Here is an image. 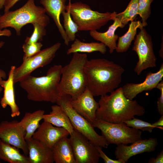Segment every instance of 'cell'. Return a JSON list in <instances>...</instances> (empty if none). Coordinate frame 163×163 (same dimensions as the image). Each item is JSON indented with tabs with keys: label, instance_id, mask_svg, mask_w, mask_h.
Instances as JSON below:
<instances>
[{
	"label": "cell",
	"instance_id": "obj_8",
	"mask_svg": "<svg viewBox=\"0 0 163 163\" xmlns=\"http://www.w3.org/2000/svg\"><path fill=\"white\" fill-rule=\"evenodd\" d=\"M71 97L68 95L58 97L56 103L66 112L74 129L85 136L95 145L107 148L109 144L102 135L96 132L92 123L73 108L70 103Z\"/></svg>",
	"mask_w": 163,
	"mask_h": 163
},
{
	"label": "cell",
	"instance_id": "obj_39",
	"mask_svg": "<svg viewBox=\"0 0 163 163\" xmlns=\"http://www.w3.org/2000/svg\"><path fill=\"white\" fill-rule=\"evenodd\" d=\"M11 35V32L8 29H5L3 30H0V36H10Z\"/></svg>",
	"mask_w": 163,
	"mask_h": 163
},
{
	"label": "cell",
	"instance_id": "obj_22",
	"mask_svg": "<svg viewBox=\"0 0 163 163\" xmlns=\"http://www.w3.org/2000/svg\"><path fill=\"white\" fill-rule=\"evenodd\" d=\"M51 109L49 113L44 114L43 120L50 123L54 126L65 129L69 134L72 133L73 128L67 114L62 107L57 104L55 105L51 106Z\"/></svg>",
	"mask_w": 163,
	"mask_h": 163
},
{
	"label": "cell",
	"instance_id": "obj_29",
	"mask_svg": "<svg viewBox=\"0 0 163 163\" xmlns=\"http://www.w3.org/2000/svg\"><path fill=\"white\" fill-rule=\"evenodd\" d=\"M154 0H139L138 15L141 18V23L143 27L148 25L147 21L151 14V5Z\"/></svg>",
	"mask_w": 163,
	"mask_h": 163
},
{
	"label": "cell",
	"instance_id": "obj_6",
	"mask_svg": "<svg viewBox=\"0 0 163 163\" xmlns=\"http://www.w3.org/2000/svg\"><path fill=\"white\" fill-rule=\"evenodd\" d=\"M69 0L67 7L79 31L97 30L111 20V13H100L92 10L89 5L81 2L71 3Z\"/></svg>",
	"mask_w": 163,
	"mask_h": 163
},
{
	"label": "cell",
	"instance_id": "obj_36",
	"mask_svg": "<svg viewBox=\"0 0 163 163\" xmlns=\"http://www.w3.org/2000/svg\"><path fill=\"white\" fill-rule=\"evenodd\" d=\"M19 0H5L4 7V12L9 11Z\"/></svg>",
	"mask_w": 163,
	"mask_h": 163
},
{
	"label": "cell",
	"instance_id": "obj_14",
	"mask_svg": "<svg viewBox=\"0 0 163 163\" xmlns=\"http://www.w3.org/2000/svg\"><path fill=\"white\" fill-rule=\"evenodd\" d=\"M163 77V63L159 70L156 72H148L144 81L139 83H127L122 88L126 97L130 100L133 99L139 94L146 91L152 90L155 88Z\"/></svg>",
	"mask_w": 163,
	"mask_h": 163
},
{
	"label": "cell",
	"instance_id": "obj_41",
	"mask_svg": "<svg viewBox=\"0 0 163 163\" xmlns=\"http://www.w3.org/2000/svg\"><path fill=\"white\" fill-rule=\"evenodd\" d=\"M5 0H0V9H2L4 7Z\"/></svg>",
	"mask_w": 163,
	"mask_h": 163
},
{
	"label": "cell",
	"instance_id": "obj_11",
	"mask_svg": "<svg viewBox=\"0 0 163 163\" xmlns=\"http://www.w3.org/2000/svg\"><path fill=\"white\" fill-rule=\"evenodd\" d=\"M69 138L76 163H98L100 158L96 146L74 129Z\"/></svg>",
	"mask_w": 163,
	"mask_h": 163
},
{
	"label": "cell",
	"instance_id": "obj_4",
	"mask_svg": "<svg viewBox=\"0 0 163 163\" xmlns=\"http://www.w3.org/2000/svg\"><path fill=\"white\" fill-rule=\"evenodd\" d=\"M88 60L86 54L74 53L70 62L62 67L58 97L68 95L74 99L84 91L87 85L84 67Z\"/></svg>",
	"mask_w": 163,
	"mask_h": 163
},
{
	"label": "cell",
	"instance_id": "obj_30",
	"mask_svg": "<svg viewBox=\"0 0 163 163\" xmlns=\"http://www.w3.org/2000/svg\"><path fill=\"white\" fill-rule=\"evenodd\" d=\"M32 24L34 27L33 32L30 37L26 38L25 41V43L31 44L40 41L46 34V30L45 27L37 22Z\"/></svg>",
	"mask_w": 163,
	"mask_h": 163
},
{
	"label": "cell",
	"instance_id": "obj_3",
	"mask_svg": "<svg viewBox=\"0 0 163 163\" xmlns=\"http://www.w3.org/2000/svg\"><path fill=\"white\" fill-rule=\"evenodd\" d=\"M62 68L60 65H54L48 69L45 76L30 75L21 81L20 86L26 91L27 99L34 102L56 103Z\"/></svg>",
	"mask_w": 163,
	"mask_h": 163
},
{
	"label": "cell",
	"instance_id": "obj_37",
	"mask_svg": "<svg viewBox=\"0 0 163 163\" xmlns=\"http://www.w3.org/2000/svg\"><path fill=\"white\" fill-rule=\"evenodd\" d=\"M5 42L3 41H0V48L4 45ZM6 76L5 72L3 70L0 69V93L2 91L3 88L1 86V83L3 78H5Z\"/></svg>",
	"mask_w": 163,
	"mask_h": 163
},
{
	"label": "cell",
	"instance_id": "obj_24",
	"mask_svg": "<svg viewBox=\"0 0 163 163\" xmlns=\"http://www.w3.org/2000/svg\"><path fill=\"white\" fill-rule=\"evenodd\" d=\"M0 159L10 163H29L28 157L18 148L0 139Z\"/></svg>",
	"mask_w": 163,
	"mask_h": 163
},
{
	"label": "cell",
	"instance_id": "obj_25",
	"mask_svg": "<svg viewBox=\"0 0 163 163\" xmlns=\"http://www.w3.org/2000/svg\"><path fill=\"white\" fill-rule=\"evenodd\" d=\"M143 27L141 22L139 21H133L129 25L127 31L123 36L119 37L116 51L118 53L126 52L131 45L132 42L135 39L137 34L138 28Z\"/></svg>",
	"mask_w": 163,
	"mask_h": 163
},
{
	"label": "cell",
	"instance_id": "obj_27",
	"mask_svg": "<svg viewBox=\"0 0 163 163\" xmlns=\"http://www.w3.org/2000/svg\"><path fill=\"white\" fill-rule=\"evenodd\" d=\"M139 0H131L123 12L115 14V16L124 26L129 21H134L138 15Z\"/></svg>",
	"mask_w": 163,
	"mask_h": 163
},
{
	"label": "cell",
	"instance_id": "obj_31",
	"mask_svg": "<svg viewBox=\"0 0 163 163\" xmlns=\"http://www.w3.org/2000/svg\"><path fill=\"white\" fill-rule=\"evenodd\" d=\"M123 122L129 127L143 131H147L150 133L154 128H158L152 123L135 118Z\"/></svg>",
	"mask_w": 163,
	"mask_h": 163
},
{
	"label": "cell",
	"instance_id": "obj_7",
	"mask_svg": "<svg viewBox=\"0 0 163 163\" xmlns=\"http://www.w3.org/2000/svg\"><path fill=\"white\" fill-rule=\"evenodd\" d=\"M92 124L101 130L109 145H127L142 139V132L140 130L129 127L124 122L111 123L96 117Z\"/></svg>",
	"mask_w": 163,
	"mask_h": 163
},
{
	"label": "cell",
	"instance_id": "obj_20",
	"mask_svg": "<svg viewBox=\"0 0 163 163\" xmlns=\"http://www.w3.org/2000/svg\"><path fill=\"white\" fill-rule=\"evenodd\" d=\"M15 67L14 66L11 67L8 79L6 80H2L1 83V86L4 88V94L1 100V105L3 108L8 106L10 107L11 116L12 117H18L20 114L19 108L15 99L13 77Z\"/></svg>",
	"mask_w": 163,
	"mask_h": 163
},
{
	"label": "cell",
	"instance_id": "obj_40",
	"mask_svg": "<svg viewBox=\"0 0 163 163\" xmlns=\"http://www.w3.org/2000/svg\"><path fill=\"white\" fill-rule=\"evenodd\" d=\"M159 55L163 59V41H162V43H161V48L159 51Z\"/></svg>",
	"mask_w": 163,
	"mask_h": 163
},
{
	"label": "cell",
	"instance_id": "obj_21",
	"mask_svg": "<svg viewBox=\"0 0 163 163\" xmlns=\"http://www.w3.org/2000/svg\"><path fill=\"white\" fill-rule=\"evenodd\" d=\"M62 138L52 148L56 163H76L69 138Z\"/></svg>",
	"mask_w": 163,
	"mask_h": 163
},
{
	"label": "cell",
	"instance_id": "obj_2",
	"mask_svg": "<svg viewBox=\"0 0 163 163\" xmlns=\"http://www.w3.org/2000/svg\"><path fill=\"white\" fill-rule=\"evenodd\" d=\"M96 117L113 123H120L141 116L145 112L144 107L135 100L126 98L122 88H117L109 95L101 96L98 101Z\"/></svg>",
	"mask_w": 163,
	"mask_h": 163
},
{
	"label": "cell",
	"instance_id": "obj_15",
	"mask_svg": "<svg viewBox=\"0 0 163 163\" xmlns=\"http://www.w3.org/2000/svg\"><path fill=\"white\" fill-rule=\"evenodd\" d=\"M86 87L78 97L70 100V103L74 110L90 122L92 123L96 119V112L99 107L98 102Z\"/></svg>",
	"mask_w": 163,
	"mask_h": 163
},
{
	"label": "cell",
	"instance_id": "obj_17",
	"mask_svg": "<svg viewBox=\"0 0 163 163\" xmlns=\"http://www.w3.org/2000/svg\"><path fill=\"white\" fill-rule=\"evenodd\" d=\"M116 13L114 11L111 13V19L113 22L106 31L100 32L97 30H93L89 32L90 36L94 39L100 42L108 47L110 54L113 52L117 47L116 42L119 36L115 34V31L118 27L123 28L125 26L116 17Z\"/></svg>",
	"mask_w": 163,
	"mask_h": 163
},
{
	"label": "cell",
	"instance_id": "obj_33",
	"mask_svg": "<svg viewBox=\"0 0 163 163\" xmlns=\"http://www.w3.org/2000/svg\"><path fill=\"white\" fill-rule=\"evenodd\" d=\"M159 89L161 92L160 96L158 98L157 102V109L159 113L163 115V80H161L157 85L156 87Z\"/></svg>",
	"mask_w": 163,
	"mask_h": 163
},
{
	"label": "cell",
	"instance_id": "obj_12",
	"mask_svg": "<svg viewBox=\"0 0 163 163\" xmlns=\"http://www.w3.org/2000/svg\"><path fill=\"white\" fill-rule=\"evenodd\" d=\"M25 135V131L19 121L5 120L0 123V139L21 149L27 155L28 151Z\"/></svg>",
	"mask_w": 163,
	"mask_h": 163
},
{
	"label": "cell",
	"instance_id": "obj_1",
	"mask_svg": "<svg viewBox=\"0 0 163 163\" xmlns=\"http://www.w3.org/2000/svg\"><path fill=\"white\" fill-rule=\"evenodd\" d=\"M84 70L86 87L94 97L105 95L117 88L124 71L120 65L104 58L88 60Z\"/></svg>",
	"mask_w": 163,
	"mask_h": 163
},
{
	"label": "cell",
	"instance_id": "obj_35",
	"mask_svg": "<svg viewBox=\"0 0 163 163\" xmlns=\"http://www.w3.org/2000/svg\"><path fill=\"white\" fill-rule=\"evenodd\" d=\"M149 163H163V150H162L157 155L155 158L154 157L150 158L149 161Z\"/></svg>",
	"mask_w": 163,
	"mask_h": 163
},
{
	"label": "cell",
	"instance_id": "obj_38",
	"mask_svg": "<svg viewBox=\"0 0 163 163\" xmlns=\"http://www.w3.org/2000/svg\"><path fill=\"white\" fill-rule=\"evenodd\" d=\"M153 125L157 127L158 128L163 130V115L161 116L159 120L157 122L152 123Z\"/></svg>",
	"mask_w": 163,
	"mask_h": 163
},
{
	"label": "cell",
	"instance_id": "obj_19",
	"mask_svg": "<svg viewBox=\"0 0 163 163\" xmlns=\"http://www.w3.org/2000/svg\"><path fill=\"white\" fill-rule=\"evenodd\" d=\"M26 141L29 163H53L54 162L52 149L32 137Z\"/></svg>",
	"mask_w": 163,
	"mask_h": 163
},
{
	"label": "cell",
	"instance_id": "obj_28",
	"mask_svg": "<svg viewBox=\"0 0 163 163\" xmlns=\"http://www.w3.org/2000/svg\"><path fill=\"white\" fill-rule=\"evenodd\" d=\"M63 18V26L65 33L69 42L76 39L75 34L78 31V27L71 16L69 9L66 7V11L61 13Z\"/></svg>",
	"mask_w": 163,
	"mask_h": 163
},
{
	"label": "cell",
	"instance_id": "obj_34",
	"mask_svg": "<svg viewBox=\"0 0 163 163\" xmlns=\"http://www.w3.org/2000/svg\"><path fill=\"white\" fill-rule=\"evenodd\" d=\"M99 152L100 158H102L105 163H121L118 160H113L108 157L102 150V148L99 146H96Z\"/></svg>",
	"mask_w": 163,
	"mask_h": 163
},
{
	"label": "cell",
	"instance_id": "obj_13",
	"mask_svg": "<svg viewBox=\"0 0 163 163\" xmlns=\"http://www.w3.org/2000/svg\"><path fill=\"white\" fill-rule=\"evenodd\" d=\"M156 138L151 137L137 140L129 145L124 144L117 145L115 151V158L121 163L127 162L132 157L145 152L150 153L155 150L158 145Z\"/></svg>",
	"mask_w": 163,
	"mask_h": 163
},
{
	"label": "cell",
	"instance_id": "obj_23",
	"mask_svg": "<svg viewBox=\"0 0 163 163\" xmlns=\"http://www.w3.org/2000/svg\"><path fill=\"white\" fill-rule=\"evenodd\" d=\"M44 110H39L33 112L25 113L19 123L25 132L26 141L32 137L34 133L40 126V122L43 119Z\"/></svg>",
	"mask_w": 163,
	"mask_h": 163
},
{
	"label": "cell",
	"instance_id": "obj_26",
	"mask_svg": "<svg viewBox=\"0 0 163 163\" xmlns=\"http://www.w3.org/2000/svg\"><path fill=\"white\" fill-rule=\"evenodd\" d=\"M107 50L106 46L101 42L85 43L76 38L66 53L69 55L76 53H91L97 51L104 54Z\"/></svg>",
	"mask_w": 163,
	"mask_h": 163
},
{
	"label": "cell",
	"instance_id": "obj_9",
	"mask_svg": "<svg viewBox=\"0 0 163 163\" xmlns=\"http://www.w3.org/2000/svg\"><path fill=\"white\" fill-rule=\"evenodd\" d=\"M61 46L58 42L52 46L41 50L36 54L30 57H23V62L18 67H15L14 72V83L30 75L34 70L50 63L54 58Z\"/></svg>",
	"mask_w": 163,
	"mask_h": 163
},
{
	"label": "cell",
	"instance_id": "obj_18",
	"mask_svg": "<svg viewBox=\"0 0 163 163\" xmlns=\"http://www.w3.org/2000/svg\"><path fill=\"white\" fill-rule=\"evenodd\" d=\"M66 0H40L46 13L53 19L64 41V43L69 46L70 42L60 20L61 14L66 10Z\"/></svg>",
	"mask_w": 163,
	"mask_h": 163
},
{
	"label": "cell",
	"instance_id": "obj_32",
	"mask_svg": "<svg viewBox=\"0 0 163 163\" xmlns=\"http://www.w3.org/2000/svg\"><path fill=\"white\" fill-rule=\"evenodd\" d=\"M42 46V44L40 42L31 44L25 43L22 46L24 53L23 57H29L36 54L40 51Z\"/></svg>",
	"mask_w": 163,
	"mask_h": 163
},
{
	"label": "cell",
	"instance_id": "obj_16",
	"mask_svg": "<svg viewBox=\"0 0 163 163\" xmlns=\"http://www.w3.org/2000/svg\"><path fill=\"white\" fill-rule=\"evenodd\" d=\"M69 135V133L65 129L55 127L50 123L44 121L32 137L52 149L60 139Z\"/></svg>",
	"mask_w": 163,
	"mask_h": 163
},
{
	"label": "cell",
	"instance_id": "obj_5",
	"mask_svg": "<svg viewBox=\"0 0 163 163\" xmlns=\"http://www.w3.org/2000/svg\"><path fill=\"white\" fill-rule=\"evenodd\" d=\"M50 21L43 7L36 5L34 0H28L16 10L9 11L0 15V30L11 27L19 35L22 27L27 24L37 22L45 27Z\"/></svg>",
	"mask_w": 163,
	"mask_h": 163
},
{
	"label": "cell",
	"instance_id": "obj_10",
	"mask_svg": "<svg viewBox=\"0 0 163 163\" xmlns=\"http://www.w3.org/2000/svg\"><path fill=\"white\" fill-rule=\"evenodd\" d=\"M139 29V33L135 37L132 48L138 57L134 69L138 75L148 68L155 67L157 60L154 52L152 37L144 27Z\"/></svg>",
	"mask_w": 163,
	"mask_h": 163
}]
</instances>
